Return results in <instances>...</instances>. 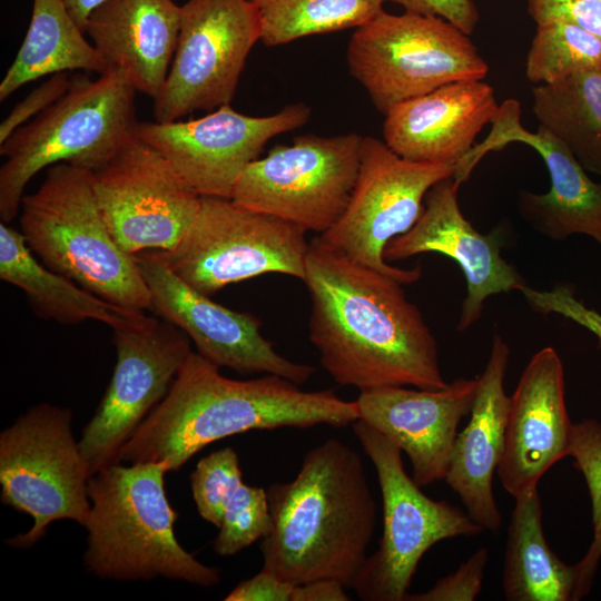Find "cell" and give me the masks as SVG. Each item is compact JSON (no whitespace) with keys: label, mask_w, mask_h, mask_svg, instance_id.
<instances>
[{"label":"cell","mask_w":601,"mask_h":601,"mask_svg":"<svg viewBox=\"0 0 601 601\" xmlns=\"http://www.w3.org/2000/svg\"><path fill=\"white\" fill-rule=\"evenodd\" d=\"M311 298L309 341L339 385L440 390L436 339L402 283L357 264L318 236L303 279Z\"/></svg>","instance_id":"cell-1"},{"label":"cell","mask_w":601,"mask_h":601,"mask_svg":"<svg viewBox=\"0 0 601 601\" xmlns=\"http://www.w3.org/2000/svg\"><path fill=\"white\" fill-rule=\"evenodd\" d=\"M278 375L233 380L219 366L191 352L165 397L139 424L119 452V461L162 463L178 471L213 442L252 430L336 428L358 418L355 401L332 390L303 391Z\"/></svg>","instance_id":"cell-2"},{"label":"cell","mask_w":601,"mask_h":601,"mask_svg":"<svg viewBox=\"0 0 601 601\" xmlns=\"http://www.w3.org/2000/svg\"><path fill=\"white\" fill-rule=\"evenodd\" d=\"M273 526L263 568L295 585L332 580L352 588L376 526V502L358 452L329 439L296 476L267 490Z\"/></svg>","instance_id":"cell-3"},{"label":"cell","mask_w":601,"mask_h":601,"mask_svg":"<svg viewBox=\"0 0 601 601\" xmlns=\"http://www.w3.org/2000/svg\"><path fill=\"white\" fill-rule=\"evenodd\" d=\"M167 472L162 463L117 462L90 476L87 572L101 580L165 578L204 588L220 582L219 569L198 561L176 538Z\"/></svg>","instance_id":"cell-4"},{"label":"cell","mask_w":601,"mask_h":601,"mask_svg":"<svg viewBox=\"0 0 601 601\" xmlns=\"http://www.w3.org/2000/svg\"><path fill=\"white\" fill-rule=\"evenodd\" d=\"M20 211L26 244L48 268L120 307L152 309L135 255L119 246L106 223L90 170L50 166L40 187L23 196Z\"/></svg>","instance_id":"cell-5"},{"label":"cell","mask_w":601,"mask_h":601,"mask_svg":"<svg viewBox=\"0 0 601 601\" xmlns=\"http://www.w3.org/2000/svg\"><path fill=\"white\" fill-rule=\"evenodd\" d=\"M137 90L118 68L91 79L72 76L67 92L0 144V219L20 210L28 183L42 169L67 162L95 171L136 137Z\"/></svg>","instance_id":"cell-6"},{"label":"cell","mask_w":601,"mask_h":601,"mask_svg":"<svg viewBox=\"0 0 601 601\" xmlns=\"http://www.w3.org/2000/svg\"><path fill=\"white\" fill-rule=\"evenodd\" d=\"M349 72L385 115L394 105L461 80H483L489 66L469 35L443 18L383 10L353 32Z\"/></svg>","instance_id":"cell-7"},{"label":"cell","mask_w":601,"mask_h":601,"mask_svg":"<svg viewBox=\"0 0 601 601\" xmlns=\"http://www.w3.org/2000/svg\"><path fill=\"white\" fill-rule=\"evenodd\" d=\"M71 417L69 408L41 403L0 434L1 501L33 519L26 533L7 541L13 548H31L55 521L87 523L91 473Z\"/></svg>","instance_id":"cell-8"},{"label":"cell","mask_w":601,"mask_h":601,"mask_svg":"<svg viewBox=\"0 0 601 601\" xmlns=\"http://www.w3.org/2000/svg\"><path fill=\"white\" fill-rule=\"evenodd\" d=\"M353 432L372 461L383 503V532L352 588L365 601H404L422 556L442 540L484 531L467 513L435 501L404 469L402 451L382 433L357 420Z\"/></svg>","instance_id":"cell-9"},{"label":"cell","mask_w":601,"mask_h":601,"mask_svg":"<svg viewBox=\"0 0 601 601\" xmlns=\"http://www.w3.org/2000/svg\"><path fill=\"white\" fill-rule=\"evenodd\" d=\"M305 234L290 221L250 210L230 198L201 197L180 243L157 252L183 280L210 296L269 273L303 280L309 248Z\"/></svg>","instance_id":"cell-10"},{"label":"cell","mask_w":601,"mask_h":601,"mask_svg":"<svg viewBox=\"0 0 601 601\" xmlns=\"http://www.w3.org/2000/svg\"><path fill=\"white\" fill-rule=\"evenodd\" d=\"M363 137L302 135L250 162L231 198L254 211L290 221L319 235L344 214L359 167Z\"/></svg>","instance_id":"cell-11"},{"label":"cell","mask_w":601,"mask_h":601,"mask_svg":"<svg viewBox=\"0 0 601 601\" xmlns=\"http://www.w3.org/2000/svg\"><path fill=\"white\" fill-rule=\"evenodd\" d=\"M455 165L416 162L395 154L384 140L363 137L359 167L348 205L338 221L318 237L351 260L402 283L420 279L422 269L392 266L387 243L420 218L426 193L453 177Z\"/></svg>","instance_id":"cell-12"},{"label":"cell","mask_w":601,"mask_h":601,"mask_svg":"<svg viewBox=\"0 0 601 601\" xmlns=\"http://www.w3.org/2000/svg\"><path fill=\"white\" fill-rule=\"evenodd\" d=\"M111 329L117 354L114 373L79 439L91 475L120 462L121 447L165 397L193 352L180 328L140 311Z\"/></svg>","instance_id":"cell-13"},{"label":"cell","mask_w":601,"mask_h":601,"mask_svg":"<svg viewBox=\"0 0 601 601\" xmlns=\"http://www.w3.org/2000/svg\"><path fill=\"white\" fill-rule=\"evenodd\" d=\"M260 38L259 14L250 0H187L168 76L152 99L155 121L229 105Z\"/></svg>","instance_id":"cell-14"},{"label":"cell","mask_w":601,"mask_h":601,"mask_svg":"<svg viewBox=\"0 0 601 601\" xmlns=\"http://www.w3.org/2000/svg\"><path fill=\"white\" fill-rule=\"evenodd\" d=\"M309 117L304 102L262 117L240 114L229 104L191 120L138 121L135 135L200 197L231 198L237 180L266 144L304 126Z\"/></svg>","instance_id":"cell-15"},{"label":"cell","mask_w":601,"mask_h":601,"mask_svg":"<svg viewBox=\"0 0 601 601\" xmlns=\"http://www.w3.org/2000/svg\"><path fill=\"white\" fill-rule=\"evenodd\" d=\"M91 183L112 236L131 255L175 248L200 208L201 197L137 137L91 171Z\"/></svg>","instance_id":"cell-16"},{"label":"cell","mask_w":601,"mask_h":601,"mask_svg":"<svg viewBox=\"0 0 601 601\" xmlns=\"http://www.w3.org/2000/svg\"><path fill=\"white\" fill-rule=\"evenodd\" d=\"M135 257L149 287L152 311L180 328L203 357L242 374H274L298 385L311 380L315 367L280 355L260 333L257 317L213 302L183 280L157 250Z\"/></svg>","instance_id":"cell-17"},{"label":"cell","mask_w":601,"mask_h":601,"mask_svg":"<svg viewBox=\"0 0 601 601\" xmlns=\"http://www.w3.org/2000/svg\"><path fill=\"white\" fill-rule=\"evenodd\" d=\"M487 137L456 164L453 178L464 183L490 151L511 142L532 147L544 160L551 179L545 194L520 190L518 208L524 221L544 237L561 242L572 235L591 237L601 248V183L592 180L573 155L548 130L531 132L521 125L516 99L504 100Z\"/></svg>","instance_id":"cell-18"},{"label":"cell","mask_w":601,"mask_h":601,"mask_svg":"<svg viewBox=\"0 0 601 601\" xmlns=\"http://www.w3.org/2000/svg\"><path fill=\"white\" fill-rule=\"evenodd\" d=\"M460 186L449 177L431 187L420 218L408 231L387 243L384 258L395 262L433 252L453 259L466 279L467 294L457 324L463 332L480 319L487 297L520 290L525 282L503 259L499 237L481 234L464 217L457 201Z\"/></svg>","instance_id":"cell-19"},{"label":"cell","mask_w":601,"mask_h":601,"mask_svg":"<svg viewBox=\"0 0 601 601\" xmlns=\"http://www.w3.org/2000/svg\"><path fill=\"white\" fill-rule=\"evenodd\" d=\"M479 378L459 377L440 390L390 385L359 391V418L406 453L420 486L445 479L457 427L469 415Z\"/></svg>","instance_id":"cell-20"},{"label":"cell","mask_w":601,"mask_h":601,"mask_svg":"<svg viewBox=\"0 0 601 601\" xmlns=\"http://www.w3.org/2000/svg\"><path fill=\"white\" fill-rule=\"evenodd\" d=\"M572 424L564 400L562 361L553 347L536 352L510 396L505 446L497 474L513 497L569 454Z\"/></svg>","instance_id":"cell-21"},{"label":"cell","mask_w":601,"mask_h":601,"mask_svg":"<svg viewBox=\"0 0 601 601\" xmlns=\"http://www.w3.org/2000/svg\"><path fill=\"white\" fill-rule=\"evenodd\" d=\"M499 107L485 81L451 82L392 106L384 115L383 140L407 160L456 166Z\"/></svg>","instance_id":"cell-22"},{"label":"cell","mask_w":601,"mask_h":601,"mask_svg":"<svg viewBox=\"0 0 601 601\" xmlns=\"http://www.w3.org/2000/svg\"><path fill=\"white\" fill-rule=\"evenodd\" d=\"M510 347L494 334L471 417L457 433L444 481L460 496L467 515L484 530L497 531L502 514L493 495V475L505 446L510 396L504 391Z\"/></svg>","instance_id":"cell-23"},{"label":"cell","mask_w":601,"mask_h":601,"mask_svg":"<svg viewBox=\"0 0 601 601\" xmlns=\"http://www.w3.org/2000/svg\"><path fill=\"white\" fill-rule=\"evenodd\" d=\"M181 6L174 0H105L89 14L85 33L108 67L155 99L176 51Z\"/></svg>","instance_id":"cell-24"},{"label":"cell","mask_w":601,"mask_h":601,"mask_svg":"<svg viewBox=\"0 0 601 601\" xmlns=\"http://www.w3.org/2000/svg\"><path fill=\"white\" fill-rule=\"evenodd\" d=\"M514 500L502 578L505 599L577 600V565L564 563L546 542L538 486L516 495Z\"/></svg>","instance_id":"cell-25"},{"label":"cell","mask_w":601,"mask_h":601,"mask_svg":"<svg viewBox=\"0 0 601 601\" xmlns=\"http://www.w3.org/2000/svg\"><path fill=\"white\" fill-rule=\"evenodd\" d=\"M0 278L20 288L42 319L61 324L97 321L112 327L136 312L109 303L48 268L29 249L21 231L3 221L0 223Z\"/></svg>","instance_id":"cell-26"},{"label":"cell","mask_w":601,"mask_h":601,"mask_svg":"<svg viewBox=\"0 0 601 601\" xmlns=\"http://www.w3.org/2000/svg\"><path fill=\"white\" fill-rule=\"evenodd\" d=\"M107 68L65 0H33L26 37L0 82V101L45 76L71 70L99 75Z\"/></svg>","instance_id":"cell-27"},{"label":"cell","mask_w":601,"mask_h":601,"mask_svg":"<svg viewBox=\"0 0 601 601\" xmlns=\"http://www.w3.org/2000/svg\"><path fill=\"white\" fill-rule=\"evenodd\" d=\"M532 111L589 173L601 176V69L532 89Z\"/></svg>","instance_id":"cell-28"},{"label":"cell","mask_w":601,"mask_h":601,"mask_svg":"<svg viewBox=\"0 0 601 601\" xmlns=\"http://www.w3.org/2000/svg\"><path fill=\"white\" fill-rule=\"evenodd\" d=\"M260 41L277 47L309 36L358 28L378 16L386 0H250Z\"/></svg>","instance_id":"cell-29"},{"label":"cell","mask_w":601,"mask_h":601,"mask_svg":"<svg viewBox=\"0 0 601 601\" xmlns=\"http://www.w3.org/2000/svg\"><path fill=\"white\" fill-rule=\"evenodd\" d=\"M601 69V38L563 21L536 24L525 60V76L534 85H545L570 75Z\"/></svg>","instance_id":"cell-30"},{"label":"cell","mask_w":601,"mask_h":601,"mask_svg":"<svg viewBox=\"0 0 601 601\" xmlns=\"http://www.w3.org/2000/svg\"><path fill=\"white\" fill-rule=\"evenodd\" d=\"M568 455L583 474L592 503L593 540L575 564L577 600H580L589 593L601 559V423L591 418L573 423Z\"/></svg>","instance_id":"cell-31"},{"label":"cell","mask_w":601,"mask_h":601,"mask_svg":"<svg viewBox=\"0 0 601 601\" xmlns=\"http://www.w3.org/2000/svg\"><path fill=\"white\" fill-rule=\"evenodd\" d=\"M272 526L267 491L242 482L225 505L213 549L221 556L236 554L266 538Z\"/></svg>","instance_id":"cell-32"},{"label":"cell","mask_w":601,"mask_h":601,"mask_svg":"<svg viewBox=\"0 0 601 601\" xmlns=\"http://www.w3.org/2000/svg\"><path fill=\"white\" fill-rule=\"evenodd\" d=\"M242 482L239 459L231 447L204 456L190 475L191 493L199 515L219 528L225 505Z\"/></svg>","instance_id":"cell-33"},{"label":"cell","mask_w":601,"mask_h":601,"mask_svg":"<svg viewBox=\"0 0 601 601\" xmlns=\"http://www.w3.org/2000/svg\"><path fill=\"white\" fill-rule=\"evenodd\" d=\"M519 292L534 312L559 314L592 333L601 348V314L579 300L570 285L559 284L550 290H538L525 285Z\"/></svg>","instance_id":"cell-34"},{"label":"cell","mask_w":601,"mask_h":601,"mask_svg":"<svg viewBox=\"0 0 601 601\" xmlns=\"http://www.w3.org/2000/svg\"><path fill=\"white\" fill-rule=\"evenodd\" d=\"M489 560L486 548L477 549L460 566L441 578L425 592L407 594V601H473L483 585L485 566Z\"/></svg>","instance_id":"cell-35"},{"label":"cell","mask_w":601,"mask_h":601,"mask_svg":"<svg viewBox=\"0 0 601 601\" xmlns=\"http://www.w3.org/2000/svg\"><path fill=\"white\" fill-rule=\"evenodd\" d=\"M71 80L68 71L50 75L19 101L0 124V144L59 100L69 89Z\"/></svg>","instance_id":"cell-36"},{"label":"cell","mask_w":601,"mask_h":601,"mask_svg":"<svg viewBox=\"0 0 601 601\" xmlns=\"http://www.w3.org/2000/svg\"><path fill=\"white\" fill-rule=\"evenodd\" d=\"M528 10L536 24L563 20L601 38V0H528Z\"/></svg>","instance_id":"cell-37"},{"label":"cell","mask_w":601,"mask_h":601,"mask_svg":"<svg viewBox=\"0 0 601 601\" xmlns=\"http://www.w3.org/2000/svg\"><path fill=\"white\" fill-rule=\"evenodd\" d=\"M405 11L445 19L461 31L471 35L477 22L479 11L473 0H386Z\"/></svg>","instance_id":"cell-38"},{"label":"cell","mask_w":601,"mask_h":601,"mask_svg":"<svg viewBox=\"0 0 601 601\" xmlns=\"http://www.w3.org/2000/svg\"><path fill=\"white\" fill-rule=\"evenodd\" d=\"M295 584L262 570L239 582L225 598L226 601H293Z\"/></svg>","instance_id":"cell-39"},{"label":"cell","mask_w":601,"mask_h":601,"mask_svg":"<svg viewBox=\"0 0 601 601\" xmlns=\"http://www.w3.org/2000/svg\"><path fill=\"white\" fill-rule=\"evenodd\" d=\"M345 587L332 580H317L295 585L293 601H347Z\"/></svg>","instance_id":"cell-40"},{"label":"cell","mask_w":601,"mask_h":601,"mask_svg":"<svg viewBox=\"0 0 601 601\" xmlns=\"http://www.w3.org/2000/svg\"><path fill=\"white\" fill-rule=\"evenodd\" d=\"M104 1L105 0H65L70 14L82 31L85 30L90 12Z\"/></svg>","instance_id":"cell-41"}]
</instances>
